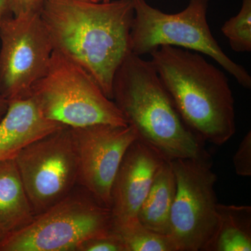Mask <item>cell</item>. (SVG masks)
Segmentation results:
<instances>
[{"label": "cell", "mask_w": 251, "mask_h": 251, "mask_svg": "<svg viewBox=\"0 0 251 251\" xmlns=\"http://www.w3.org/2000/svg\"><path fill=\"white\" fill-rule=\"evenodd\" d=\"M40 16L53 50L83 68L112 100L115 73L130 53L133 0H46Z\"/></svg>", "instance_id": "1"}, {"label": "cell", "mask_w": 251, "mask_h": 251, "mask_svg": "<svg viewBox=\"0 0 251 251\" xmlns=\"http://www.w3.org/2000/svg\"><path fill=\"white\" fill-rule=\"evenodd\" d=\"M150 54L186 126L202 142L221 146L230 140L234 100L224 72L189 50L163 46Z\"/></svg>", "instance_id": "2"}, {"label": "cell", "mask_w": 251, "mask_h": 251, "mask_svg": "<svg viewBox=\"0 0 251 251\" xmlns=\"http://www.w3.org/2000/svg\"><path fill=\"white\" fill-rule=\"evenodd\" d=\"M112 100L138 140L165 160L206 154L199 138L186 126L151 61L128 54L118 68Z\"/></svg>", "instance_id": "3"}, {"label": "cell", "mask_w": 251, "mask_h": 251, "mask_svg": "<svg viewBox=\"0 0 251 251\" xmlns=\"http://www.w3.org/2000/svg\"><path fill=\"white\" fill-rule=\"evenodd\" d=\"M209 1L190 0L182 11L168 14L147 0H133L130 52L143 56L163 46L194 51L211 57L242 87L251 89L250 74L225 53L211 33L206 18Z\"/></svg>", "instance_id": "4"}, {"label": "cell", "mask_w": 251, "mask_h": 251, "mask_svg": "<svg viewBox=\"0 0 251 251\" xmlns=\"http://www.w3.org/2000/svg\"><path fill=\"white\" fill-rule=\"evenodd\" d=\"M29 97L45 118L71 128L128 125L120 109L83 68L53 50L44 76Z\"/></svg>", "instance_id": "5"}, {"label": "cell", "mask_w": 251, "mask_h": 251, "mask_svg": "<svg viewBox=\"0 0 251 251\" xmlns=\"http://www.w3.org/2000/svg\"><path fill=\"white\" fill-rule=\"evenodd\" d=\"M112 230L110 209L77 184L24 228L6 234L0 251H76L87 239Z\"/></svg>", "instance_id": "6"}, {"label": "cell", "mask_w": 251, "mask_h": 251, "mask_svg": "<svg viewBox=\"0 0 251 251\" xmlns=\"http://www.w3.org/2000/svg\"><path fill=\"white\" fill-rule=\"evenodd\" d=\"M176 181L170 232L177 251H202L217 227V176L209 156L171 161Z\"/></svg>", "instance_id": "7"}, {"label": "cell", "mask_w": 251, "mask_h": 251, "mask_svg": "<svg viewBox=\"0 0 251 251\" xmlns=\"http://www.w3.org/2000/svg\"><path fill=\"white\" fill-rule=\"evenodd\" d=\"M34 216L65 198L77 185V158L71 127L28 144L15 157Z\"/></svg>", "instance_id": "8"}, {"label": "cell", "mask_w": 251, "mask_h": 251, "mask_svg": "<svg viewBox=\"0 0 251 251\" xmlns=\"http://www.w3.org/2000/svg\"><path fill=\"white\" fill-rule=\"evenodd\" d=\"M53 47L40 14L12 16L0 28V94L6 100L29 97L47 70Z\"/></svg>", "instance_id": "9"}, {"label": "cell", "mask_w": 251, "mask_h": 251, "mask_svg": "<svg viewBox=\"0 0 251 251\" xmlns=\"http://www.w3.org/2000/svg\"><path fill=\"white\" fill-rule=\"evenodd\" d=\"M78 166L77 184L110 209L111 188L124 155L137 138L132 126L71 128Z\"/></svg>", "instance_id": "10"}, {"label": "cell", "mask_w": 251, "mask_h": 251, "mask_svg": "<svg viewBox=\"0 0 251 251\" xmlns=\"http://www.w3.org/2000/svg\"><path fill=\"white\" fill-rule=\"evenodd\" d=\"M163 159L136 139L127 149L111 188L113 227L138 219V212Z\"/></svg>", "instance_id": "11"}, {"label": "cell", "mask_w": 251, "mask_h": 251, "mask_svg": "<svg viewBox=\"0 0 251 251\" xmlns=\"http://www.w3.org/2000/svg\"><path fill=\"white\" fill-rule=\"evenodd\" d=\"M64 126L45 118L31 97L11 100L0 122V161L15 158L28 144Z\"/></svg>", "instance_id": "12"}, {"label": "cell", "mask_w": 251, "mask_h": 251, "mask_svg": "<svg viewBox=\"0 0 251 251\" xmlns=\"http://www.w3.org/2000/svg\"><path fill=\"white\" fill-rule=\"evenodd\" d=\"M34 216L15 158L0 161V228L5 235L12 233Z\"/></svg>", "instance_id": "13"}, {"label": "cell", "mask_w": 251, "mask_h": 251, "mask_svg": "<svg viewBox=\"0 0 251 251\" xmlns=\"http://www.w3.org/2000/svg\"><path fill=\"white\" fill-rule=\"evenodd\" d=\"M176 194V181L171 161L164 160L138 212L140 224L165 235L170 232L172 206Z\"/></svg>", "instance_id": "14"}, {"label": "cell", "mask_w": 251, "mask_h": 251, "mask_svg": "<svg viewBox=\"0 0 251 251\" xmlns=\"http://www.w3.org/2000/svg\"><path fill=\"white\" fill-rule=\"evenodd\" d=\"M217 211V227L202 251H251V206L218 203Z\"/></svg>", "instance_id": "15"}, {"label": "cell", "mask_w": 251, "mask_h": 251, "mask_svg": "<svg viewBox=\"0 0 251 251\" xmlns=\"http://www.w3.org/2000/svg\"><path fill=\"white\" fill-rule=\"evenodd\" d=\"M113 229L122 237L126 251H177L169 236L153 232L140 224L138 219Z\"/></svg>", "instance_id": "16"}, {"label": "cell", "mask_w": 251, "mask_h": 251, "mask_svg": "<svg viewBox=\"0 0 251 251\" xmlns=\"http://www.w3.org/2000/svg\"><path fill=\"white\" fill-rule=\"evenodd\" d=\"M221 31L236 52H251V0H243L239 13L224 23Z\"/></svg>", "instance_id": "17"}, {"label": "cell", "mask_w": 251, "mask_h": 251, "mask_svg": "<svg viewBox=\"0 0 251 251\" xmlns=\"http://www.w3.org/2000/svg\"><path fill=\"white\" fill-rule=\"evenodd\" d=\"M76 251H126V248L120 234L113 229L105 235L87 239L78 246Z\"/></svg>", "instance_id": "18"}, {"label": "cell", "mask_w": 251, "mask_h": 251, "mask_svg": "<svg viewBox=\"0 0 251 251\" xmlns=\"http://www.w3.org/2000/svg\"><path fill=\"white\" fill-rule=\"evenodd\" d=\"M235 173L241 176H251V131L244 137L233 157Z\"/></svg>", "instance_id": "19"}, {"label": "cell", "mask_w": 251, "mask_h": 251, "mask_svg": "<svg viewBox=\"0 0 251 251\" xmlns=\"http://www.w3.org/2000/svg\"><path fill=\"white\" fill-rule=\"evenodd\" d=\"M46 0H10L13 16L40 14Z\"/></svg>", "instance_id": "20"}, {"label": "cell", "mask_w": 251, "mask_h": 251, "mask_svg": "<svg viewBox=\"0 0 251 251\" xmlns=\"http://www.w3.org/2000/svg\"><path fill=\"white\" fill-rule=\"evenodd\" d=\"M12 16L10 0H0V28L5 21Z\"/></svg>", "instance_id": "21"}, {"label": "cell", "mask_w": 251, "mask_h": 251, "mask_svg": "<svg viewBox=\"0 0 251 251\" xmlns=\"http://www.w3.org/2000/svg\"><path fill=\"white\" fill-rule=\"evenodd\" d=\"M9 101L6 100L4 97L0 94V122L2 120L3 117L6 115L7 112L8 108H9Z\"/></svg>", "instance_id": "22"}, {"label": "cell", "mask_w": 251, "mask_h": 251, "mask_svg": "<svg viewBox=\"0 0 251 251\" xmlns=\"http://www.w3.org/2000/svg\"><path fill=\"white\" fill-rule=\"evenodd\" d=\"M78 1H85V2L90 3L103 2V0H78Z\"/></svg>", "instance_id": "23"}, {"label": "cell", "mask_w": 251, "mask_h": 251, "mask_svg": "<svg viewBox=\"0 0 251 251\" xmlns=\"http://www.w3.org/2000/svg\"><path fill=\"white\" fill-rule=\"evenodd\" d=\"M4 236L5 234L4 233V232H3L1 228H0V242H1V241L2 240L3 238L4 237Z\"/></svg>", "instance_id": "24"}, {"label": "cell", "mask_w": 251, "mask_h": 251, "mask_svg": "<svg viewBox=\"0 0 251 251\" xmlns=\"http://www.w3.org/2000/svg\"><path fill=\"white\" fill-rule=\"evenodd\" d=\"M110 1V0H103V2H107V1Z\"/></svg>", "instance_id": "25"}]
</instances>
